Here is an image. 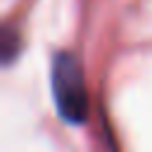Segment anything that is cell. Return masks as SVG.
<instances>
[{
  "label": "cell",
  "mask_w": 152,
  "mask_h": 152,
  "mask_svg": "<svg viewBox=\"0 0 152 152\" xmlns=\"http://www.w3.org/2000/svg\"><path fill=\"white\" fill-rule=\"evenodd\" d=\"M57 112L69 124H83L88 116V90L78 59L71 52H57L50 69Z\"/></svg>",
  "instance_id": "6da1fadb"
},
{
  "label": "cell",
  "mask_w": 152,
  "mask_h": 152,
  "mask_svg": "<svg viewBox=\"0 0 152 152\" xmlns=\"http://www.w3.org/2000/svg\"><path fill=\"white\" fill-rule=\"evenodd\" d=\"M14 36H12V31L10 28H5V38H2V59H5V64H10L12 62V57H14Z\"/></svg>",
  "instance_id": "7a4b0ae2"
}]
</instances>
